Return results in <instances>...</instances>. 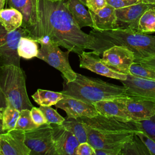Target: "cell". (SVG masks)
Listing matches in <instances>:
<instances>
[{"label":"cell","instance_id":"cell-31","mask_svg":"<svg viewBox=\"0 0 155 155\" xmlns=\"http://www.w3.org/2000/svg\"><path fill=\"white\" fill-rule=\"evenodd\" d=\"M39 108L44 113L47 124L61 125L64 122L65 118L59 114L56 110L49 106H40Z\"/></svg>","mask_w":155,"mask_h":155},{"label":"cell","instance_id":"cell-39","mask_svg":"<svg viewBox=\"0 0 155 155\" xmlns=\"http://www.w3.org/2000/svg\"><path fill=\"white\" fill-rule=\"evenodd\" d=\"M141 2L145 4H155V0H141Z\"/></svg>","mask_w":155,"mask_h":155},{"label":"cell","instance_id":"cell-42","mask_svg":"<svg viewBox=\"0 0 155 155\" xmlns=\"http://www.w3.org/2000/svg\"><path fill=\"white\" fill-rule=\"evenodd\" d=\"M81 2H82L84 4H85L87 6V0H79Z\"/></svg>","mask_w":155,"mask_h":155},{"label":"cell","instance_id":"cell-7","mask_svg":"<svg viewBox=\"0 0 155 155\" xmlns=\"http://www.w3.org/2000/svg\"><path fill=\"white\" fill-rule=\"evenodd\" d=\"M22 36H29L22 26L12 31H7L0 23V67L13 65L20 67L18 47Z\"/></svg>","mask_w":155,"mask_h":155},{"label":"cell","instance_id":"cell-33","mask_svg":"<svg viewBox=\"0 0 155 155\" xmlns=\"http://www.w3.org/2000/svg\"><path fill=\"white\" fill-rule=\"evenodd\" d=\"M30 113L33 121L38 127L41 125L47 123V120L44 113L39 108H36L33 106L30 110Z\"/></svg>","mask_w":155,"mask_h":155},{"label":"cell","instance_id":"cell-17","mask_svg":"<svg viewBox=\"0 0 155 155\" xmlns=\"http://www.w3.org/2000/svg\"><path fill=\"white\" fill-rule=\"evenodd\" d=\"M5 2L11 8H14L21 13L23 16L22 27L27 31L35 24L39 0H5Z\"/></svg>","mask_w":155,"mask_h":155},{"label":"cell","instance_id":"cell-5","mask_svg":"<svg viewBox=\"0 0 155 155\" xmlns=\"http://www.w3.org/2000/svg\"><path fill=\"white\" fill-rule=\"evenodd\" d=\"M0 84L7 105L20 111L32 108L33 105L27 92L25 75L21 67L13 65L0 67Z\"/></svg>","mask_w":155,"mask_h":155},{"label":"cell","instance_id":"cell-40","mask_svg":"<svg viewBox=\"0 0 155 155\" xmlns=\"http://www.w3.org/2000/svg\"><path fill=\"white\" fill-rule=\"evenodd\" d=\"M5 2V0H0V9L1 10L4 8Z\"/></svg>","mask_w":155,"mask_h":155},{"label":"cell","instance_id":"cell-22","mask_svg":"<svg viewBox=\"0 0 155 155\" xmlns=\"http://www.w3.org/2000/svg\"><path fill=\"white\" fill-rule=\"evenodd\" d=\"M35 102L40 106L55 105L64 98L63 93L46 90L38 89L32 96Z\"/></svg>","mask_w":155,"mask_h":155},{"label":"cell","instance_id":"cell-11","mask_svg":"<svg viewBox=\"0 0 155 155\" xmlns=\"http://www.w3.org/2000/svg\"><path fill=\"white\" fill-rule=\"evenodd\" d=\"M155 7V4L142 2L115 10L117 28L131 29L137 31L139 19L148 9Z\"/></svg>","mask_w":155,"mask_h":155},{"label":"cell","instance_id":"cell-2","mask_svg":"<svg viewBox=\"0 0 155 155\" xmlns=\"http://www.w3.org/2000/svg\"><path fill=\"white\" fill-rule=\"evenodd\" d=\"M87 133V142L95 149L111 150L120 155L124 145L137 130L133 121L98 114L93 117H79Z\"/></svg>","mask_w":155,"mask_h":155},{"label":"cell","instance_id":"cell-18","mask_svg":"<svg viewBox=\"0 0 155 155\" xmlns=\"http://www.w3.org/2000/svg\"><path fill=\"white\" fill-rule=\"evenodd\" d=\"M115 10L108 4L96 12L89 10L93 22V28L97 31L117 29Z\"/></svg>","mask_w":155,"mask_h":155},{"label":"cell","instance_id":"cell-25","mask_svg":"<svg viewBox=\"0 0 155 155\" xmlns=\"http://www.w3.org/2000/svg\"><path fill=\"white\" fill-rule=\"evenodd\" d=\"M120 155H150V153L142 141L136 134L123 147Z\"/></svg>","mask_w":155,"mask_h":155},{"label":"cell","instance_id":"cell-43","mask_svg":"<svg viewBox=\"0 0 155 155\" xmlns=\"http://www.w3.org/2000/svg\"><path fill=\"white\" fill-rule=\"evenodd\" d=\"M50 1H52V2H55V1H62V0H48Z\"/></svg>","mask_w":155,"mask_h":155},{"label":"cell","instance_id":"cell-24","mask_svg":"<svg viewBox=\"0 0 155 155\" xmlns=\"http://www.w3.org/2000/svg\"><path fill=\"white\" fill-rule=\"evenodd\" d=\"M62 125L75 136L79 143L87 142V130L84 122L80 118L67 117Z\"/></svg>","mask_w":155,"mask_h":155},{"label":"cell","instance_id":"cell-19","mask_svg":"<svg viewBox=\"0 0 155 155\" xmlns=\"http://www.w3.org/2000/svg\"><path fill=\"white\" fill-rule=\"evenodd\" d=\"M93 105L100 114L126 122L131 121L127 111L117 99L101 101L93 103Z\"/></svg>","mask_w":155,"mask_h":155},{"label":"cell","instance_id":"cell-26","mask_svg":"<svg viewBox=\"0 0 155 155\" xmlns=\"http://www.w3.org/2000/svg\"><path fill=\"white\" fill-rule=\"evenodd\" d=\"M19 115L20 110L10 105H7L1 115L2 130L4 133L15 128Z\"/></svg>","mask_w":155,"mask_h":155},{"label":"cell","instance_id":"cell-29","mask_svg":"<svg viewBox=\"0 0 155 155\" xmlns=\"http://www.w3.org/2000/svg\"><path fill=\"white\" fill-rule=\"evenodd\" d=\"M38 127L33 121L30 110L23 109L20 111V115L15 129L25 131L34 129Z\"/></svg>","mask_w":155,"mask_h":155},{"label":"cell","instance_id":"cell-27","mask_svg":"<svg viewBox=\"0 0 155 155\" xmlns=\"http://www.w3.org/2000/svg\"><path fill=\"white\" fill-rule=\"evenodd\" d=\"M137 31L145 34L155 33V7L148 9L142 15L139 21Z\"/></svg>","mask_w":155,"mask_h":155},{"label":"cell","instance_id":"cell-38","mask_svg":"<svg viewBox=\"0 0 155 155\" xmlns=\"http://www.w3.org/2000/svg\"><path fill=\"white\" fill-rule=\"evenodd\" d=\"M7 106V102L5 94L2 90L0 84V116H1L2 112Z\"/></svg>","mask_w":155,"mask_h":155},{"label":"cell","instance_id":"cell-44","mask_svg":"<svg viewBox=\"0 0 155 155\" xmlns=\"http://www.w3.org/2000/svg\"><path fill=\"white\" fill-rule=\"evenodd\" d=\"M0 10H1V9H0Z\"/></svg>","mask_w":155,"mask_h":155},{"label":"cell","instance_id":"cell-4","mask_svg":"<svg viewBox=\"0 0 155 155\" xmlns=\"http://www.w3.org/2000/svg\"><path fill=\"white\" fill-rule=\"evenodd\" d=\"M64 95L93 104L104 100L127 97L125 87L110 84L100 79L88 77L76 73L71 82L64 80L61 91Z\"/></svg>","mask_w":155,"mask_h":155},{"label":"cell","instance_id":"cell-12","mask_svg":"<svg viewBox=\"0 0 155 155\" xmlns=\"http://www.w3.org/2000/svg\"><path fill=\"white\" fill-rule=\"evenodd\" d=\"M24 131L12 130L0 134V155H30Z\"/></svg>","mask_w":155,"mask_h":155},{"label":"cell","instance_id":"cell-23","mask_svg":"<svg viewBox=\"0 0 155 155\" xmlns=\"http://www.w3.org/2000/svg\"><path fill=\"white\" fill-rule=\"evenodd\" d=\"M38 42L29 36H22L19 42L18 52L21 58L30 59L37 57L39 53Z\"/></svg>","mask_w":155,"mask_h":155},{"label":"cell","instance_id":"cell-30","mask_svg":"<svg viewBox=\"0 0 155 155\" xmlns=\"http://www.w3.org/2000/svg\"><path fill=\"white\" fill-rule=\"evenodd\" d=\"M133 122L137 131L143 132L155 141V114L148 119Z\"/></svg>","mask_w":155,"mask_h":155},{"label":"cell","instance_id":"cell-9","mask_svg":"<svg viewBox=\"0 0 155 155\" xmlns=\"http://www.w3.org/2000/svg\"><path fill=\"white\" fill-rule=\"evenodd\" d=\"M102 61L113 71L125 75L130 74V68L135 61L132 51L123 45H113L102 53Z\"/></svg>","mask_w":155,"mask_h":155},{"label":"cell","instance_id":"cell-32","mask_svg":"<svg viewBox=\"0 0 155 155\" xmlns=\"http://www.w3.org/2000/svg\"><path fill=\"white\" fill-rule=\"evenodd\" d=\"M135 133L145 145L150 155H155V141L142 131H136Z\"/></svg>","mask_w":155,"mask_h":155},{"label":"cell","instance_id":"cell-3","mask_svg":"<svg viewBox=\"0 0 155 155\" xmlns=\"http://www.w3.org/2000/svg\"><path fill=\"white\" fill-rule=\"evenodd\" d=\"M94 38L93 51L102 55L103 52L113 45H123L132 51L135 62L155 55V36L142 33L131 29H113L90 32Z\"/></svg>","mask_w":155,"mask_h":155},{"label":"cell","instance_id":"cell-6","mask_svg":"<svg viewBox=\"0 0 155 155\" xmlns=\"http://www.w3.org/2000/svg\"><path fill=\"white\" fill-rule=\"evenodd\" d=\"M36 41L41 44L36 58L58 70L67 82L74 81L76 78V73L73 70L68 61V54L70 51H62L59 46L47 36H41Z\"/></svg>","mask_w":155,"mask_h":155},{"label":"cell","instance_id":"cell-15","mask_svg":"<svg viewBox=\"0 0 155 155\" xmlns=\"http://www.w3.org/2000/svg\"><path fill=\"white\" fill-rule=\"evenodd\" d=\"M55 107L65 111L67 117L69 118H91L99 114L93 104L64 94V98L59 101Z\"/></svg>","mask_w":155,"mask_h":155},{"label":"cell","instance_id":"cell-35","mask_svg":"<svg viewBox=\"0 0 155 155\" xmlns=\"http://www.w3.org/2000/svg\"><path fill=\"white\" fill-rule=\"evenodd\" d=\"M76 155H96L95 149L88 142L80 143L76 151Z\"/></svg>","mask_w":155,"mask_h":155},{"label":"cell","instance_id":"cell-10","mask_svg":"<svg viewBox=\"0 0 155 155\" xmlns=\"http://www.w3.org/2000/svg\"><path fill=\"white\" fill-rule=\"evenodd\" d=\"M120 82L125 87L128 96L155 103V81L128 74L127 79Z\"/></svg>","mask_w":155,"mask_h":155},{"label":"cell","instance_id":"cell-36","mask_svg":"<svg viewBox=\"0 0 155 155\" xmlns=\"http://www.w3.org/2000/svg\"><path fill=\"white\" fill-rule=\"evenodd\" d=\"M107 4L106 0H87V8L94 12L104 8Z\"/></svg>","mask_w":155,"mask_h":155},{"label":"cell","instance_id":"cell-8","mask_svg":"<svg viewBox=\"0 0 155 155\" xmlns=\"http://www.w3.org/2000/svg\"><path fill=\"white\" fill-rule=\"evenodd\" d=\"M25 143L31 150V154L57 155L53 139V127L44 124L24 131Z\"/></svg>","mask_w":155,"mask_h":155},{"label":"cell","instance_id":"cell-13","mask_svg":"<svg viewBox=\"0 0 155 155\" xmlns=\"http://www.w3.org/2000/svg\"><path fill=\"white\" fill-rule=\"evenodd\" d=\"M78 56L79 67L82 68L87 69L97 74L120 81L127 79V75L117 73L111 70L102 61L99 55L93 51L90 52L83 51Z\"/></svg>","mask_w":155,"mask_h":155},{"label":"cell","instance_id":"cell-20","mask_svg":"<svg viewBox=\"0 0 155 155\" xmlns=\"http://www.w3.org/2000/svg\"><path fill=\"white\" fill-rule=\"evenodd\" d=\"M66 6L74 21L81 28L84 27H93V22L90 12L79 0H65Z\"/></svg>","mask_w":155,"mask_h":155},{"label":"cell","instance_id":"cell-1","mask_svg":"<svg viewBox=\"0 0 155 155\" xmlns=\"http://www.w3.org/2000/svg\"><path fill=\"white\" fill-rule=\"evenodd\" d=\"M34 40L47 36L51 41L78 54L93 49L94 38L84 32L68 10L65 0H39L37 19L28 31Z\"/></svg>","mask_w":155,"mask_h":155},{"label":"cell","instance_id":"cell-37","mask_svg":"<svg viewBox=\"0 0 155 155\" xmlns=\"http://www.w3.org/2000/svg\"><path fill=\"white\" fill-rule=\"evenodd\" d=\"M137 63L141 64L145 66L155 69V55L150 56L145 59H143Z\"/></svg>","mask_w":155,"mask_h":155},{"label":"cell","instance_id":"cell-34","mask_svg":"<svg viewBox=\"0 0 155 155\" xmlns=\"http://www.w3.org/2000/svg\"><path fill=\"white\" fill-rule=\"evenodd\" d=\"M107 4L115 9L121 8L141 2V0H106Z\"/></svg>","mask_w":155,"mask_h":155},{"label":"cell","instance_id":"cell-21","mask_svg":"<svg viewBox=\"0 0 155 155\" xmlns=\"http://www.w3.org/2000/svg\"><path fill=\"white\" fill-rule=\"evenodd\" d=\"M23 16L14 8H2L0 10V23L7 31H12L21 27Z\"/></svg>","mask_w":155,"mask_h":155},{"label":"cell","instance_id":"cell-16","mask_svg":"<svg viewBox=\"0 0 155 155\" xmlns=\"http://www.w3.org/2000/svg\"><path fill=\"white\" fill-rule=\"evenodd\" d=\"M51 126L57 155H76V151L79 142L75 136L62 124H53Z\"/></svg>","mask_w":155,"mask_h":155},{"label":"cell","instance_id":"cell-28","mask_svg":"<svg viewBox=\"0 0 155 155\" xmlns=\"http://www.w3.org/2000/svg\"><path fill=\"white\" fill-rule=\"evenodd\" d=\"M130 74L145 79L155 81V69L135 62L130 68Z\"/></svg>","mask_w":155,"mask_h":155},{"label":"cell","instance_id":"cell-14","mask_svg":"<svg viewBox=\"0 0 155 155\" xmlns=\"http://www.w3.org/2000/svg\"><path fill=\"white\" fill-rule=\"evenodd\" d=\"M117 99L123 105L131 121L148 119L155 114V103L153 102L129 96Z\"/></svg>","mask_w":155,"mask_h":155},{"label":"cell","instance_id":"cell-41","mask_svg":"<svg viewBox=\"0 0 155 155\" xmlns=\"http://www.w3.org/2000/svg\"><path fill=\"white\" fill-rule=\"evenodd\" d=\"M4 133L3 130H2V119L1 116H0V134Z\"/></svg>","mask_w":155,"mask_h":155}]
</instances>
